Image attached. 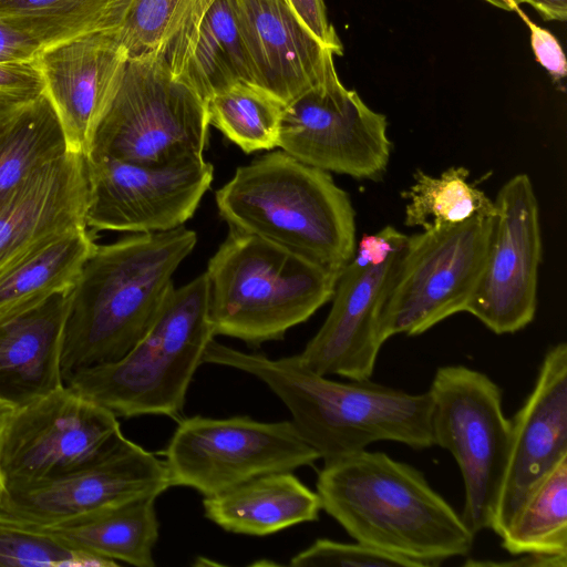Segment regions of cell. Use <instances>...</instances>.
Here are the masks:
<instances>
[{
    "instance_id": "obj_1",
    "label": "cell",
    "mask_w": 567,
    "mask_h": 567,
    "mask_svg": "<svg viewBox=\"0 0 567 567\" xmlns=\"http://www.w3.org/2000/svg\"><path fill=\"white\" fill-rule=\"evenodd\" d=\"M196 243V233L183 225L96 244L68 292L64 383L79 371L121 359L137 343Z\"/></svg>"
},
{
    "instance_id": "obj_2",
    "label": "cell",
    "mask_w": 567,
    "mask_h": 567,
    "mask_svg": "<svg viewBox=\"0 0 567 567\" xmlns=\"http://www.w3.org/2000/svg\"><path fill=\"white\" fill-rule=\"evenodd\" d=\"M203 363L237 369L265 383L290 412L300 436L324 463L392 441L433 446L430 392L412 394L369 380L339 382L307 368L297 354L270 359L214 339Z\"/></svg>"
},
{
    "instance_id": "obj_3",
    "label": "cell",
    "mask_w": 567,
    "mask_h": 567,
    "mask_svg": "<svg viewBox=\"0 0 567 567\" xmlns=\"http://www.w3.org/2000/svg\"><path fill=\"white\" fill-rule=\"evenodd\" d=\"M316 486L321 509L357 542L421 567L472 549L475 535L424 474L383 452L324 463Z\"/></svg>"
},
{
    "instance_id": "obj_4",
    "label": "cell",
    "mask_w": 567,
    "mask_h": 567,
    "mask_svg": "<svg viewBox=\"0 0 567 567\" xmlns=\"http://www.w3.org/2000/svg\"><path fill=\"white\" fill-rule=\"evenodd\" d=\"M229 229L255 235L340 274L355 252V213L329 172L284 151L239 166L215 195Z\"/></svg>"
},
{
    "instance_id": "obj_5",
    "label": "cell",
    "mask_w": 567,
    "mask_h": 567,
    "mask_svg": "<svg viewBox=\"0 0 567 567\" xmlns=\"http://www.w3.org/2000/svg\"><path fill=\"white\" fill-rule=\"evenodd\" d=\"M215 336L249 347L280 340L332 299L339 274L255 235L229 229L205 271Z\"/></svg>"
},
{
    "instance_id": "obj_6",
    "label": "cell",
    "mask_w": 567,
    "mask_h": 567,
    "mask_svg": "<svg viewBox=\"0 0 567 567\" xmlns=\"http://www.w3.org/2000/svg\"><path fill=\"white\" fill-rule=\"evenodd\" d=\"M214 337L203 272L171 288L150 328L125 355L79 371L64 384L116 416L176 417Z\"/></svg>"
},
{
    "instance_id": "obj_7",
    "label": "cell",
    "mask_w": 567,
    "mask_h": 567,
    "mask_svg": "<svg viewBox=\"0 0 567 567\" xmlns=\"http://www.w3.org/2000/svg\"><path fill=\"white\" fill-rule=\"evenodd\" d=\"M205 102L155 53L128 58L121 84L99 121L85 156L145 165L203 159Z\"/></svg>"
},
{
    "instance_id": "obj_8",
    "label": "cell",
    "mask_w": 567,
    "mask_h": 567,
    "mask_svg": "<svg viewBox=\"0 0 567 567\" xmlns=\"http://www.w3.org/2000/svg\"><path fill=\"white\" fill-rule=\"evenodd\" d=\"M429 392L433 444L453 455L463 477L462 519L474 535L491 529L512 436L502 389L485 373L456 364L440 367Z\"/></svg>"
},
{
    "instance_id": "obj_9",
    "label": "cell",
    "mask_w": 567,
    "mask_h": 567,
    "mask_svg": "<svg viewBox=\"0 0 567 567\" xmlns=\"http://www.w3.org/2000/svg\"><path fill=\"white\" fill-rule=\"evenodd\" d=\"M494 216L408 237L381 315V337L417 336L466 311L481 276Z\"/></svg>"
},
{
    "instance_id": "obj_10",
    "label": "cell",
    "mask_w": 567,
    "mask_h": 567,
    "mask_svg": "<svg viewBox=\"0 0 567 567\" xmlns=\"http://www.w3.org/2000/svg\"><path fill=\"white\" fill-rule=\"evenodd\" d=\"M319 458L291 420L195 415L179 422L164 463L171 487H190L205 497L264 474L313 465Z\"/></svg>"
},
{
    "instance_id": "obj_11",
    "label": "cell",
    "mask_w": 567,
    "mask_h": 567,
    "mask_svg": "<svg viewBox=\"0 0 567 567\" xmlns=\"http://www.w3.org/2000/svg\"><path fill=\"white\" fill-rule=\"evenodd\" d=\"M122 435L115 414L64 384L11 413L0 442L3 493L75 470Z\"/></svg>"
},
{
    "instance_id": "obj_12",
    "label": "cell",
    "mask_w": 567,
    "mask_h": 567,
    "mask_svg": "<svg viewBox=\"0 0 567 567\" xmlns=\"http://www.w3.org/2000/svg\"><path fill=\"white\" fill-rule=\"evenodd\" d=\"M386 128V117L347 89L332 65L320 82L286 104L278 147L326 172L375 179L391 155Z\"/></svg>"
},
{
    "instance_id": "obj_13",
    "label": "cell",
    "mask_w": 567,
    "mask_h": 567,
    "mask_svg": "<svg viewBox=\"0 0 567 567\" xmlns=\"http://www.w3.org/2000/svg\"><path fill=\"white\" fill-rule=\"evenodd\" d=\"M85 225L91 231L158 233L183 226L209 189L214 167L204 158L145 165L85 156Z\"/></svg>"
},
{
    "instance_id": "obj_14",
    "label": "cell",
    "mask_w": 567,
    "mask_h": 567,
    "mask_svg": "<svg viewBox=\"0 0 567 567\" xmlns=\"http://www.w3.org/2000/svg\"><path fill=\"white\" fill-rule=\"evenodd\" d=\"M496 213L484 266L466 311L497 334L528 326L537 308L542 235L529 177L507 181L494 202Z\"/></svg>"
},
{
    "instance_id": "obj_15",
    "label": "cell",
    "mask_w": 567,
    "mask_h": 567,
    "mask_svg": "<svg viewBox=\"0 0 567 567\" xmlns=\"http://www.w3.org/2000/svg\"><path fill=\"white\" fill-rule=\"evenodd\" d=\"M171 487L165 463L122 435L90 462L65 474L3 493L0 523L44 526L155 496Z\"/></svg>"
},
{
    "instance_id": "obj_16",
    "label": "cell",
    "mask_w": 567,
    "mask_h": 567,
    "mask_svg": "<svg viewBox=\"0 0 567 567\" xmlns=\"http://www.w3.org/2000/svg\"><path fill=\"white\" fill-rule=\"evenodd\" d=\"M406 245V244H405ZM405 245L383 261L357 255L339 274L323 324L298 355L321 375L369 380L384 341L381 315Z\"/></svg>"
},
{
    "instance_id": "obj_17",
    "label": "cell",
    "mask_w": 567,
    "mask_h": 567,
    "mask_svg": "<svg viewBox=\"0 0 567 567\" xmlns=\"http://www.w3.org/2000/svg\"><path fill=\"white\" fill-rule=\"evenodd\" d=\"M512 421L507 466L491 529L501 536L533 491L567 458V344L551 346Z\"/></svg>"
},
{
    "instance_id": "obj_18",
    "label": "cell",
    "mask_w": 567,
    "mask_h": 567,
    "mask_svg": "<svg viewBox=\"0 0 567 567\" xmlns=\"http://www.w3.org/2000/svg\"><path fill=\"white\" fill-rule=\"evenodd\" d=\"M127 60L117 31L89 33L38 51L34 62L69 152L89 153L94 130L118 90Z\"/></svg>"
},
{
    "instance_id": "obj_19",
    "label": "cell",
    "mask_w": 567,
    "mask_h": 567,
    "mask_svg": "<svg viewBox=\"0 0 567 567\" xmlns=\"http://www.w3.org/2000/svg\"><path fill=\"white\" fill-rule=\"evenodd\" d=\"M85 156L68 152L35 171L0 207V271L85 225Z\"/></svg>"
},
{
    "instance_id": "obj_20",
    "label": "cell",
    "mask_w": 567,
    "mask_h": 567,
    "mask_svg": "<svg viewBox=\"0 0 567 567\" xmlns=\"http://www.w3.org/2000/svg\"><path fill=\"white\" fill-rule=\"evenodd\" d=\"M237 3L259 85L285 104L320 82L334 65V53L308 30L286 0Z\"/></svg>"
},
{
    "instance_id": "obj_21",
    "label": "cell",
    "mask_w": 567,
    "mask_h": 567,
    "mask_svg": "<svg viewBox=\"0 0 567 567\" xmlns=\"http://www.w3.org/2000/svg\"><path fill=\"white\" fill-rule=\"evenodd\" d=\"M68 292L0 317L1 403L16 410L64 385L61 350Z\"/></svg>"
},
{
    "instance_id": "obj_22",
    "label": "cell",
    "mask_w": 567,
    "mask_h": 567,
    "mask_svg": "<svg viewBox=\"0 0 567 567\" xmlns=\"http://www.w3.org/2000/svg\"><path fill=\"white\" fill-rule=\"evenodd\" d=\"M203 507L205 517L227 532L266 536L318 520L321 503L317 492L285 471L264 474L205 496Z\"/></svg>"
},
{
    "instance_id": "obj_23",
    "label": "cell",
    "mask_w": 567,
    "mask_h": 567,
    "mask_svg": "<svg viewBox=\"0 0 567 567\" xmlns=\"http://www.w3.org/2000/svg\"><path fill=\"white\" fill-rule=\"evenodd\" d=\"M156 498L142 497L51 525L17 528L45 535L74 550L116 563L154 567L153 549L159 528Z\"/></svg>"
},
{
    "instance_id": "obj_24",
    "label": "cell",
    "mask_w": 567,
    "mask_h": 567,
    "mask_svg": "<svg viewBox=\"0 0 567 567\" xmlns=\"http://www.w3.org/2000/svg\"><path fill=\"white\" fill-rule=\"evenodd\" d=\"M92 234L85 226L73 228L0 271V317L68 292L96 246Z\"/></svg>"
},
{
    "instance_id": "obj_25",
    "label": "cell",
    "mask_w": 567,
    "mask_h": 567,
    "mask_svg": "<svg viewBox=\"0 0 567 567\" xmlns=\"http://www.w3.org/2000/svg\"><path fill=\"white\" fill-rule=\"evenodd\" d=\"M178 80L204 102L240 82L259 85L243 34L237 0H214Z\"/></svg>"
},
{
    "instance_id": "obj_26",
    "label": "cell",
    "mask_w": 567,
    "mask_h": 567,
    "mask_svg": "<svg viewBox=\"0 0 567 567\" xmlns=\"http://www.w3.org/2000/svg\"><path fill=\"white\" fill-rule=\"evenodd\" d=\"M214 0H135L117 31L128 58L155 53L178 79Z\"/></svg>"
},
{
    "instance_id": "obj_27",
    "label": "cell",
    "mask_w": 567,
    "mask_h": 567,
    "mask_svg": "<svg viewBox=\"0 0 567 567\" xmlns=\"http://www.w3.org/2000/svg\"><path fill=\"white\" fill-rule=\"evenodd\" d=\"M69 152L45 93L0 118V207L38 169Z\"/></svg>"
},
{
    "instance_id": "obj_28",
    "label": "cell",
    "mask_w": 567,
    "mask_h": 567,
    "mask_svg": "<svg viewBox=\"0 0 567 567\" xmlns=\"http://www.w3.org/2000/svg\"><path fill=\"white\" fill-rule=\"evenodd\" d=\"M135 0H0V20L41 48L118 31Z\"/></svg>"
},
{
    "instance_id": "obj_29",
    "label": "cell",
    "mask_w": 567,
    "mask_h": 567,
    "mask_svg": "<svg viewBox=\"0 0 567 567\" xmlns=\"http://www.w3.org/2000/svg\"><path fill=\"white\" fill-rule=\"evenodd\" d=\"M470 171L453 166L434 177L417 169L402 193L408 200L404 224L425 229L461 224L476 215L494 216V202L468 182Z\"/></svg>"
},
{
    "instance_id": "obj_30",
    "label": "cell",
    "mask_w": 567,
    "mask_h": 567,
    "mask_svg": "<svg viewBox=\"0 0 567 567\" xmlns=\"http://www.w3.org/2000/svg\"><path fill=\"white\" fill-rule=\"evenodd\" d=\"M209 125L245 153L278 147L286 104L262 86L240 82L205 101Z\"/></svg>"
},
{
    "instance_id": "obj_31",
    "label": "cell",
    "mask_w": 567,
    "mask_h": 567,
    "mask_svg": "<svg viewBox=\"0 0 567 567\" xmlns=\"http://www.w3.org/2000/svg\"><path fill=\"white\" fill-rule=\"evenodd\" d=\"M499 537L512 555H567V458L533 491Z\"/></svg>"
},
{
    "instance_id": "obj_32",
    "label": "cell",
    "mask_w": 567,
    "mask_h": 567,
    "mask_svg": "<svg viewBox=\"0 0 567 567\" xmlns=\"http://www.w3.org/2000/svg\"><path fill=\"white\" fill-rule=\"evenodd\" d=\"M0 566L111 567L118 563L74 550L45 535L0 523Z\"/></svg>"
},
{
    "instance_id": "obj_33",
    "label": "cell",
    "mask_w": 567,
    "mask_h": 567,
    "mask_svg": "<svg viewBox=\"0 0 567 567\" xmlns=\"http://www.w3.org/2000/svg\"><path fill=\"white\" fill-rule=\"evenodd\" d=\"M293 567H421L417 563L382 551L360 542L341 543L318 538L309 547L295 555Z\"/></svg>"
},
{
    "instance_id": "obj_34",
    "label": "cell",
    "mask_w": 567,
    "mask_h": 567,
    "mask_svg": "<svg viewBox=\"0 0 567 567\" xmlns=\"http://www.w3.org/2000/svg\"><path fill=\"white\" fill-rule=\"evenodd\" d=\"M43 93L44 82L34 59L0 62V118Z\"/></svg>"
},
{
    "instance_id": "obj_35",
    "label": "cell",
    "mask_w": 567,
    "mask_h": 567,
    "mask_svg": "<svg viewBox=\"0 0 567 567\" xmlns=\"http://www.w3.org/2000/svg\"><path fill=\"white\" fill-rule=\"evenodd\" d=\"M526 23L529 30L530 47L537 62L556 80L567 74V62L561 45L548 30L532 21L527 14L517 8L515 11Z\"/></svg>"
},
{
    "instance_id": "obj_36",
    "label": "cell",
    "mask_w": 567,
    "mask_h": 567,
    "mask_svg": "<svg viewBox=\"0 0 567 567\" xmlns=\"http://www.w3.org/2000/svg\"><path fill=\"white\" fill-rule=\"evenodd\" d=\"M308 30L334 55H342L341 41L330 23L323 0H286Z\"/></svg>"
},
{
    "instance_id": "obj_37",
    "label": "cell",
    "mask_w": 567,
    "mask_h": 567,
    "mask_svg": "<svg viewBox=\"0 0 567 567\" xmlns=\"http://www.w3.org/2000/svg\"><path fill=\"white\" fill-rule=\"evenodd\" d=\"M39 50L35 41L0 20V62L30 61Z\"/></svg>"
},
{
    "instance_id": "obj_38",
    "label": "cell",
    "mask_w": 567,
    "mask_h": 567,
    "mask_svg": "<svg viewBox=\"0 0 567 567\" xmlns=\"http://www.w3.org/2000/svg\"><path fill=\"white\" fill-rule=\"evenodd\" d=\"M466 566H517V567H566L567 555L523 554L519 558L508 561H473Z\"/></svg>"
},
{
    "instance_id": "obj_39",
    "label": "cell",
    "mask_w": 567,
    "mask_h": 567,
    "mask_svg": "<svg viewBox=\"0 0 567 567\" xmlns=\"http://www.w3.org/2000/svg\"><path fill=\"white\" fill-rule=\"evenodd\" d=\"M519 6L526 3L546 21H565L567 18V0H514Z\"/></svg>"
},
{
    "instance_id": "obj_40",
    "label": "cell",
    "mask_w": 567,
    "mask_h": 567,
    "mask_svg": "<svg viewBox=\"0 0 567 567\" xmlns=\"http://www.w3.org/2000/svg\"><path fill=\"white\" fill-rule=\"evenodd\" d=\"M13 410H14L13 408L0 402V442H1L2 433L6 427V424L10 417L11 413L13 412ZM3 492H4V489H3L2 478H1V474H0V501L2 498Z\"/></svg>"
},
{
    "instance_id": "obj_41",
    "label": "cell",
    "mask_w": 567,
    "mask_h": 567,
    "mask_svg": "<svg viewBox=\"0 0 567 567\" xmlns=\"http://www.w3.org/2000/svg\"><path fill=\"white\" fill-rule=\"evenodd\" d=\"M492 6L505 10V11H516L519 6H517L514 0H484Z\"/></svg>"
}]
</instances>
